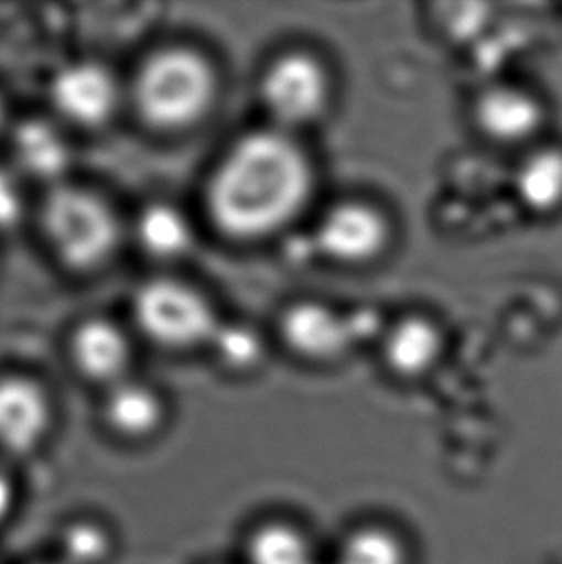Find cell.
Returning <instances> with one entry per match:
<instances>
[{"label": "cell", "instance_id": "obj_1", "mask_svg": "<svg viewBox=\"0 0 562 564\" xmlns=\"http://www.w3.org/2000/svg\"><path fill=\"white\" fill-rule=\"evenodd\" d=\"M311 159L285 131H255L229 149L208 185L213 221L234 239H260L295 220L312 193Z\"/></svg>", "mask_w": 562, "mask_h": 564}, {"label": "cell", "instance_id": "obj_2", "mask_svg": "<svg viewBox=\"0 0 562 564\" xmlns=\"http://www.w3.org/2000/svg\"><path fill=\"white\" fill-rule=\"evenodd\" d=\"M216 74L205 56L190 48H164L139 69V115L159 130H182L213 107Z\"/></svg>", "mask_w": 562, "mask_h": 564}, {"label": "cell", "instance_id": "obj_3", "mask_svg": "<svg viewBox=\"0 0 562 564\" xmlns=\"http://www.w3.org/2000/svg\"><path fill=\"white\" fill-rule=\"evenodd\" d=\"M43 228L58 259L74 270L105 264L118 243V221L110 206L79 187H58L46 197Z\"/></svg>", "mask_w": 562, "mask_h": 564}, {"label": "cell", "instance_id": "obj_4", "mask_svg": "<svg viewBox=\"0 0 562 564\" xmlns=\"http://www.w3.org/2000/svg\"><path fill=\"white\" fill-rule=\"evenodd\" d=\"M133 314L144 336L170 349L208 344L220 324L198 291L172 280L144 283L133 297Z\"/></svg>", "mask_w": 562, "mask_h": 564}, {"label": "cell", "instance_id": "obj_5", "mask_svg": "<svg viewBox=\"0 0 562 564\" xmlns=\"http://www.w3.org/2000/svg\"><path fill=\"white\" fill-rule=\"evenodd\" d=\"M329 76L309 53H288L268 66L260 97L270 116L283 128H301L322 118L329 95Z\"/></svg>", "mask_w": 562, "mask_h": 564}, {"label": "cell", "instance_id": "obj_6", "mask_svg": "<svg viewBox=\"0 0 562 564\" xmlns=\"http://www.w3.org/2000/svg\"><path fill=\"white\" fill-rule=\"evenodd\" d=\"M389 234L388 218L376 206L345 200L322 216L314 243L334 262L366 264L386 251Z\"/></svg>", "mask_w": 562, "mask_h": 564}, {"label": "cell", "instance_id": "obj_7", "mask_svg": "<svg viewBox=\"0 0 562 564\" xmlns=\"http://www.w3.org/2000/svg\"><path fill=\"white\" fill-rule=\"evenodd\" d=\"M53 404L35 381H0V453L28 458L39 453L53 430Z\"/></svg>", "mask_w": 562, "mask_h": 564}, {"label": "cell", "instance_id": "obj_8", "mask_svg": "<svg viewBox=\"0 0 562 564\" xmlns=\"http://www.w3.org/2000/svg\"><path fill=\"white\" fill-rule=\"evenodd\" d=\"M363 314L343 316L332 306L303 301L289 306L281 318L283 341L296 355L311 360H332L360 337Z\"/></svg>", "mask_w": 562, "mask_h": 564}, {"label": "cell", "instance_id": "obj_9", "mask_svg": "<svg viewBox=\"0 0 562 564\" xmlns=\"http://www.w3.org/2000/svg\"><path fill=\"white\" fill-rule=\"evenodd\" d=\"M51 99L58 112L76 126H100L116 108V84L107 69L93 62H76L53 77Z\"/></svg>", "mask_w": 562, "mask_h": 564}, {"label": "cell", "instance_id": "obj_10", "mask_svg": "<svg viewBox=\"0 0 562 564\" xmlns=\"http://www.w3.org/2000/svg\"><path fill=\"white\" fill-rule=\"evenodd\" d=\"M102 422L118 442L130 445L151 442L166 422V404L144 383L118 381L110 386L102 404Z\"/></svg>", "mask_w": 562, "mask_h": 564}, {"label": "cell", "instance_id": "obj_11", "mask_svg": "<svg viewBox=\"0 0 562 564\" xmlns=\"http://www.w3.org/2000/svg\"><path fill=\"white\" fill-rule=\"evenodd\" d=\"M474 118L487 138L499 143L532 139L543 123V107L532 93L512 85H495L479 95Z\"/></svg>", "mask_w": 562, "mask_h": 564}, {"label": "cell", "instance_id": "obj_12", "mask_svg": "<svg viewBox=\"0 0 562 564\" xmlns=\"http://www.w3.org/2000/svg\"><path fill=\"white\" fill-rule=\"evenodd\" d=\"M72 352L77 368L95 381L118 383L130 365V344L122 329L107 321H89L77 328Z\"/></svg>", "mask_w": 562, "mask_h": 564}, {"label": "cell", "instance_id": "obj_13", "mask_svg": "<svg viewBox=\"0 0 562 564\" xmlns=\"http://www.w3.org/2000/svg\"><path fill=\"white\" fill-rule=\"evenodd\" d=\"M443 352V336L433 322L409 316L389 329L383 341V357L396 375L404 378L432 370Z\"/></svg>", "mask_w": 562, "mask_h": 564}, {"label": "cell", "instance_id": "obj_14", "mask_svg": "<svg viewBox=\"0 0 562 564\" xmlns=\"http://www.w3.org/2000/svg\"><path fill=\"white\" fill-rule=\"evenodd\" d=\"M118 555L112 524L95 514H76L56 530L54 558L62 564H110Z\"/></svg>", "mask_w": 562, "mask_h": 564}, {"label": "cell", "instance_id": "obj_15", "mask_svg": "<svg viewBox=\"0 0 562 564\" xmlns=\"http://www.w3.org/2000/svg\"><path fill=\"white\" fill-rule=\"evenodd\" d=\"M12 143L15 161L30 176L53 182L68 169V143L53 123L43 120L20 123Z\"/></svg>", "mask_w": 562, "mask_h": 564}, {"label": "cell", "instance_id": "obj_16", "mask_svg": "<svg viewBox=\"0 0 562 564\" xmlns=\"http://www.w3.org/2000/svg\"><path fill=\"white\" fill-rule=\"evenodd\" d=\"M518 200L536 214L555 213L562 206V149L549 147L530 154L517 170Z\"/></svg>", "mask_w": 562, "mask_h": 564}, {"label": "cell", "instance_id": "obj_17", "mask_svg": "<svg viewBox=\"0 0 562 564\" xmlns=\"http://www.w3.org/2000/svg\"><path fill=\"white\" fill-rule=\"evenodd\" d=\"M138 239L152 257L177 259L190 249L193 229L177 208L159 203L144 208L139 216Z\"/></svg>", "mask_w": 562, "mask_h": 564}, {"label": "cell", "instance_id": "obj_18", "mask_svg": "<svg viewBox=\"0 0 562 564\" xmlns=\"http://www.w3.org/2000/svg\"><path fill=\"white\" fill-rule=\"evenodd\" d=\"M245 558L247 564H316L306 538L283 522L255 528L245 542Z\"/></svg>", "mask_w": 562, "mask_h": 564}, {"label": "cell", "instance_id": "obj_19", "mask_svg": "<svg viewBox=\"0 0 562 564\" xmlns=\"http://www.w3.org/2000/svg\"><path fill=\"white\" fill-rule=\"evenodd\" d=\"M335 564H407V553L388 530L365 528L345 542Z\"/></svg>", "mask_w": 562, "mask_h": 564}, {"label": "cell", "instance_id": "obj_20", "mask_svg": "<svg viewBox=\"0 0 562 564\" xmlns=\"http://www.w3.org/2000/svg\"><path fill=\"white\" fill-rule=\"evenodd\" d=\"M208 345L221 365L231 370L257 367L264 355L259 334L244 324H218Z\"/></svg>", "mask_w": 562, "mask_h": 564}, {"label": "cell", "instance_id": "obj_21", "mask_svg": "<svg viewBox=\"0 0 562 564\" xmlns=\"http://www.w3.org/2000/svg\"><path fill=\"white\" fill-rule=\"evenodd\" d=\"M22 213V189L7 170L0 169V229L14 228Z\"/></svg>", "mask_w": 562, "mask_h": 564}, {"label": "cell", "instance_id": "obj_22", "mask_svg": "<svg viewBox=\"0 0 562 564\" xmlns=\"http://www.w3.org/2000/svg\"><path fill=\"white\" fill-rule=\"evenodd\" d=\"M20 505V488L14 476L0 466V530L14 519Z\"/></svg>", "mask_w": 562, "mask_h": 564}, {"label": "cell", "instance_id": "obj_23", "mask_svg": "<svg viewBox=\"0 0 562 564\" xmlns=\"http://www.w3.org/2000/svg\"><path fill=\"white\" fill-rule=\"evenodd\" d=\"M33 564H62L58 558H46V561H39V563Z\"/></svg>", "mask_w": 562, "mask_h": 564}, {"label": "cell", "instance_id": "obj_24", "mask_svg": "<svg viewBox=\"0 0 562 564\" xmlns=\"http://www.w3.org/2000/svg\"><path fill=\"white\" fill-rule=\"evenodd\" d=\"M2 116H4V108H2V102H0V123H2Z\"/></svg>", "mask_w": 562, "mask_h": 564}, {"label": "cell", "instance_id": "obj_25", "mask_svg": "<svg viewBox=\"0 0 562 564\" xmlns=\"http://www.w3.org/2000/svg\"><path fill=\"white\" fill-rule=\"evenodd\" d=\"M316 564H318V563H316ZM334 564H335V563H334Z\"/></svg>", "mask_w": 562, "mask_h": 564}]
</instances>
